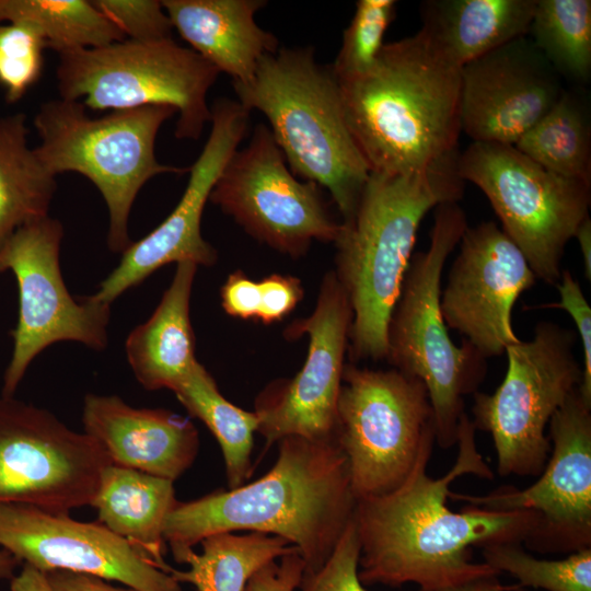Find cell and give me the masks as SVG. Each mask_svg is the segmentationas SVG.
Here are the masks:
<instances>
[{
    "label": "cell",
    "mask_w": 591,
    "mask_h": 591,
    "mask_svg": "<svg viewBox=\"0 0 591 591\" xmlns=\"http://www.w3.org/2000/svg\"><path fill=\"white\" fill-rule=\"evenodd\" d=\"M475 427L463 414L459 453L451 470L440 478L427 474L434 439L427 441L407 478L385 495L357 499L356 523L362 584L392 588L416 583L438 591L480 577L500 575L486 563L472 560L471 547L525 543L538 519L534 511H495L466 505L452 511L447 500L450 485L471 474L493 479L494 473L478 452Z\"/></svg>",
    "instance_id": "6da1fadb"
},
{
    "label": "cell",
    "mask_w": 591,
    "mask_h": 591,
    "mask_svg": "<svg viewBox=\"0 0 591 591\" xmlns=\"http://www.w3.org/2000/svg\"><path fill=\"white\" fill-rule=\"evenodd\" d=\"M348 462L337 441L288 436L260 478L181 502L169 513L163 536L174 560L209 535L253 531L296 546L315 571L326 561L355 514Z\"/></svg>",
    "instance_id": "7a4b0ae2"
},
{
    "label": "cell",
    "mask_w": 591,
    "mask_h": 591,
    "mask_svg": "<svg viewBox=\"0 0 591 591\" xmlns=\"http://www.w3.org/2000/svg\"><path fill=\"white\" fill-rule=\"evenodd\" d=\"M338 83L371 172H419L459 152L461 67L422 30L384 44L371 69Z\"/></svg>",
    "instance_id": "3957f363"
},
{
    "label": "cell",
    "mask_w": 591,
    "mask_h": 591,
    "mask_svg": "<svg viewBox=\"0 0 591 591\" xmlns=\"http://www.w3.org/2000/svg\"><path fill=\"white\" fill-rule=\"evenodd\" d=\"M459 155L414 173L371 172L354 216L340 222L334 273L352 309L347 350L352 363L386 359L387 325L420 222L432 208L463 196Z\"/></svg>",
    "instance_id": "277c9868"
},
{
    "label": "cell",
    "mask_w": 591,
    "mask_h": 591,
    "mask_svg": "<svg viewBox=\"0 0 591 591\" xmlns=\"http://www.w3.org/2000/svg\"><path fill=\"white\" fill-rule=\"evenodd\" d=\"M240 104L257 109L290 171L325 188L347 222L371 170L346 121L340 88L313 47H281L264 56L253 79L234 83Z\"/></svg>",
    "instance_id": "5b68a950"
},
{
    "label": "cell",
    "mask_w": 591,
    "mask_h": 591,
    "mask_svg": "<svg viewBox=\"0 0 591 591\" xmlns=\"http://www.w3.org/2000/svg\"><path fill=\"white\" fill-rule=\"evenodd\" d=\"M467 227L457 202L436 207L429 247L410 258L386 334V360L427 389L442 449L456 443L464 397L478 391L487 371L468 340L452 341L440 309L443 267Z\"/></svg>",
    "instance_id": "8992f818"
},
{
    "label": "cell",
    "mask_w": 591,
    "mask_h": 591,
    "mask_svg": "<svg viewBox=\"0 0 591 591\" xmlns=\"http://www.w3.org/2000/svg\"><path fill=\"white\" fill-rule=\"evenodd\" d=\"M174 114L171 106L152 105L93 117L81 102L59 97L43 103L34 117L40 140L35 151L44 165L54 175L85 176L102 195L114 253L123 254L132 243L129 216L142 186L157 175L187 171L155 155L158 132Z\"/></svg>",
    "instance_id": "52a82bcc"
},
{
    "label": "cell",
    "mask_w": 591,
    "mask_h": 591,
    "mask_svg": "<svg viewBox=\"0 0 591 591\" xmlns=\"http://www.w3.org/2000/svg\"><path fill=\"white\" fill-rule=\"evenodd\" d=\"M58 55L57 89L63 100L111 112L171 106L178 113L177 139H198L211 120L207 95L220 72L172 38L124 39Z\"/></svg>",
    "instance_id": "ba28073f"
},
{
    "label": "cell",
    "mask_w": 591,
    "mask_h": 591,
    "mask_svg": "<svg viewBox=\"0 0 591 591\" xmlns=\"http://www.w3.org/2000/svg\"><path fill=\"white\" fill-rule=\"evenodd\" d=\"M576 338L556 323H537L530 340L506 348L508 367L496 391L473 394L471 420L491 434L500 476L542 473L551 452L546 426L582 381Z\"/></svg>",
    "instance_id": "9c48e42d"
},
{
    "label": "cell",
    "mask_w": 591,
    "mask_h": 591,
    "mask_svg": "<svg viewBox=\"0 0 591 591\" xmlns=\"http://www.w3.org/2000/svg\"><path fill=\"white\" fill-rule=\"evenodd\" d=\"M434 439L425 384L396 369L345 363L337 401V442L356 499L378 497L407 478L424 444Z\"/></svg>",
    "instance_id": "30bf717a"
},
{
    "label": "cell",
    "mask_w": 591,
    "mask_h": 591,
    "mask_svg": "<svg viewBox=\"0 0 591 591\" xmlns=\"http://www.w3.org/2000/svg\"><path fill=\"white\" fill-rule=\"evenodd\" d=\"M457 172L487 197L536 279L555 286L565 247L589 216L591 184L553 173L514 146L495 142H472L459 155Z\"/></svg>",
    "instance_id": "8fae6325"
},
{
    "label": "cell",
    "mask_w": 591,
    "mask_h": 591,
    "mask_svg": "<svg viewBox=\"0 0 591 591\" xmlns=\"http://www.w3.org/2000/svg\"><path fill=\"white\" fill-rule=\"evenodd\" d=\"M63 228L50 216L15 230L0 246V274L11 270L19 289V317L3 374L2 396H14L32 361L50 345L71 340L94 350L107 346L111 304L74 298L60 269Z\"/></svg>",
    "instance_id": "7c38bea8"
},
{
    "label": "cell",
    "mask_w": 591,
    "mask_h": 591,
    "mask_svg": "<svg viewBox=\"0 0 591 591\" xmlns=\"http://www.w3.org/2000/svg\"><path fill=\"white\" fill-rule=\"evenodd\" d=\"M320 188L294 176L269 127L257 124L247 146L227 162L209 200L259 243L298 258L313 241L334 243L341 228Z\"/></svg>",
    "instance_id": "4fadbf2b"
},
{
    "label": "cell",
    "mask_w": 591,
    "mask_h": 591,
    "mask_svg": "<svg viewBox=\"0 0 591 591\" xmlns=\"http://www.w3.org/2000/svg\"><path fill=\"white\" fill-rule=\"evenodd\" d=\"M102 445L53 413L14 396H0V502L55 513L90 506L102 471Z\"/></svg>",
    "instance_id": "5bb4252c"
},
{
    "label": "cell",
    "mask_w": 591,
    "mask_h": 591,
    "mask_svg": "<svg viewBox=\"0 0 591 591\" xmlns=\"http://www.w3.org/2000/svg\"><path fill=\"white\" fill-rule=\"evenodd\" d=\"M352 309L334 270L321 282L313 313L293 321L286 339L309 337L308 356L291 379L267 385L255 401L266 450L288 436L337 441V401L348 350Z\"/></svg>",
    "instance_id": "9a60e30c"
},
{
    "label": "cell",
    "mask_w": 591,
    "mask_h": 591,
    "mask_svg": "<svg viewBox=\"0 0 591 591\" xmlns=\"http://www.w3.org/2000/svg\"><path fill=\"white\" fill-rule=\"evenodd\" d=\"M547 437L552 455L531 486L507 485L484 496L450 490L449 498L495 511H534L538 522L526 546L571 554L591 547V404L579 387L551 418Z\"/></svg>",
    "instance_id": "2e32d148"
},
{
    "label": "cell",
    "mask_w": 591,
    "mask_h": 591,
    "mask_svg": "<svg viewBox=\"0 0 591 591\" xmlns=\"http://www.w3.org/2000/svg\"><path fill=\"white\" fill-rule=\"evenodd\" d=\"M0 546L43 572L66 570L136 591H183L181 583L102 523L18 502H0Z\"/></svg>",
    "instance_id": "e0dca14e"
},
{
    "label": "cell",
    "mask_w": 591,
    "mask_h": 591,
    "mask_svg": "<svg viewBox=\"0 0 591 591\" xmlns=\"http://www.w3.org/2000/svg\"><path fill=\"white\" fill-rule=\"evenodd\" d=\"M210 109L209 137L188 169L189 179L178 204L153 231L125 250L94 293L96 299L112 304L170 263L188 260L209 267L218 260L216 248L201 235V217L213 185L247 132L250 112L239 101L224 97L216 100Z\"/></svg>",
    "instance_id": "ac0fdd59"
},
{
    "label": "cell",
    "mask_w": 591,
    "mask_h": 591,
    "mask_svg": "<svg viewBox=\"0 0 591 591\" xmlns=\"http://www.w3.org/2000/svg\"><path fill=\"white\" fill-rule=\"evenodd\" d=\"M459 243L440 296L443 320L483 358L501 356L519 340L512 308L536 277L519 247L493 221L467 227Z\"/></svg>",
    "instance_id": "d6986e66"
},
{
    "label": "cell",
    "mask_w": 591,
    "mask_h": 591,
    "mask_svg": "<svg viewBox=\"0 0 591 591\" xmlns=\"http://www.w3.org/2000/svg\"><path fill=\"white\" fill-rule=\"evenodd\" d=\"M564 91L530 37L517 38L461 68V130L473 142L514 146Z\"/></svg>",
    "instance_id": "ffe728a7"
},
{
    "label": "cell",
    "mask_w": 591,
    "mask_h": 591,
    "mask_svg": "<svg viewBox=\"0 0 591 591\" xmlns=\"http://www.w3.org/2000/svg\"><path fill=\"white\" fill-rule=\"evenodd\" d=\"M82 424L112 464L172 482L198 455L199 434L189 419L169 409L132 407L117 395L86 394Z\"/></svg>",
    "instance_id": "44dd1931"
},
{
    "label": "cell",
    "mask_w": 591,
    "mask_h": 591,
    "mask_svg": "<svg viewBox=\"0 0 591 591\" xmlns=\"http://www.w3.org/2000/svg\"><path fill=\"white\" fill-rule=\"evenodd\" d=\"M173 28L194 51L234 83L251 81L260 59L279 49L278 38L259 27L264 0H162Z\"/></svg>",
    "instance_id": "7402d4cb"
},
{
    "label": "cell",
    "mask_w": 591,
    "mask_h": 591,
    "mask_svg": "<svg viewBox=\"0 0 591 591\" xmlns=\"http://www.w3.org/2000/svg\"><path fill=\"white\" fill-rule=\"evenodd\" d=\"M197 267L188 260L176 264L173 279L158 306L126 339L128 363L137 381L148 391H173L198 361L190 322Z\"/></svg>",
    "instance_id": "603a6c76"
},
{
    "label": "cell",
    "mask_w": 591,
    "mask_h": 591,
    "mask_svg": "<svg viewBox=\"0 0 591 591\" xmlns=\"http://www.w3.org/2000/svg\"><path fill=\"white\" fill-rule=\"evenodd\" d=\"M174 482L137 470L108 464L101 474L91 507L100 523L128 541L163 571L165 563L164 523L178 500Z\"/></svg>",
    "instance_id": "cb8c5ba5"
},
{
    "label": "cell",
    "mask_w": 591,
    "mask_h": 591,
    "mask_svg": "<svg viewBox=\"0 0 591 591\" xmlns=\"http://www.w3.org/2000/svg\"><path fill=\"white\" fill-rule=\"evenodd\" d=\"M536 0H430L421 30L455 65H464L529 33Z\"/></svg>",
    "instance_id": "d4e9b609"
},
{
    "label": "cell",
    "mask_w": 591,
    "mask_h": 591,
    "mask_svg": "<svg viewBox=\"0 0 591 591\" xmlns=\"http://www.w3.org/2000/svg\"><path fill=\"white\" fill-rule=\"evenodd\" d=\"M27 134L24 114L0 117V246L20 227L49 216L57 189Z\"/></svg>",
    "instance_id": "484cf974"
},
{
    "label": "cell",
    "mask_w": 591,
    "mask_h": 591,
    "mask_svg": "<svg viewBox=\"0 0 591 591\" xmlns=\"http://www.w3.org/2000/svg\"><path fill=\"white\" fill-rule=\"evenodd\" d=\"M201 553L188 551L179 564L188 570L172 568L179 582L192 583L197 591H244L252 576L268 563L298 551L287 540L262 532H221L200 542Z\"/></svg>",
    "instance_id": "4316f807"
},
{
    "label": "cell",
    "mask_w": 591,
    "mask_h": 591,
    "mask_svg": "<svg viewBox=\"0 0 591 591\" xmlns=\"http://www.w3.org/2000/svg\"><path fill=\"white\" fill-rule=\"evenodd\" d=\"M173 392L188 414L202 421L217 439L229 489L242 486L253 471L251 457L254 432L258 428L255 412L242 409L224 398L212 375L199 361Z\"/></svg>",
    "instance_id": "83f0119b"
},
{
    "label": "cell",
    "mask_w": 591,
    "mask_h": 591,
    "mask_svg": "<svg viewBox=\"0 0 591 591\" xmlns=\"http://www.w3.org/2000/svg\"><path fill=\"white\" fill-rule=\"evenodd\" d=\"M514 147L553 173L591 184L590 119L577 93L565 90Z\"/></svg>",
    "instance_id": "f1b7e54d"
},
{
    "label": "cell",
    "mask_w": 591,
    "mask_h": 591,
    "mask_svg": "<svg viewBox=\"0 0 591 591\" xmlns=\"http://www.w3.org/2000/svg\"><path fill=\"white\" fill-rule=\"evenodd\" d=\"M32 26L47 48L58 54L102 47L126 39L121 32L86 0H0V24Z\"/></svg>",
    "instance_id": "f546056e"
},
{
    "label": "cell",
    "mask_w": 591,
    "mask_h": 591,
    "mask_svg": "<svg viewBox=\"0 0 591 591\" xmlns=\"http://www.w3.org/2000/svg\"><path fill=\"white\" fill-rule=\"evenodd\" d=\"M528 34L560 77L590 78V0H536Z\"/></svg>",
    "instance_id": "4dcf8cb0"
},
{
    "label": "cell",
    "mask_w": 591,
    "mask_h": 591,
    "mask_svg": "<svg viewBox=\"0 0 591 591\" xmlns=\"http://www.w3.org/2000/svg\"><path fill=\"white\" fill-rule=\"evenodd\" d=\"M488 566L508 572L519 586L546 591H591V547L558 560L538 559L521 543H500L483 547Z\"/></svg>",
    "instance_id": "1f68e13d"
},
{
    "label": "cell",
    "mask_w": 591,
    "mask_h": 591,
    "mask_svg": "<svg viewBox=\"0 0 591 591\" xmlns=\"http://www.w3.org/2000/svg\"><path fill=\"white\" fill-rule=\"evenodd\" d=\"M396 14L394 0H359L331 68L337 80L367 72L376 61Z\"/></svg>",
    "instance_id": "d6a6232c"
},
{
    "label": "cell",
    "mask_w": 591,
    "mask_h": 591,
    "mask_svg": "<svg viewBox=\"0 0 591 591\" xmlns=\"http://www.w3.org/2000/svg\"><path fill=\"white\" fill-rule=\"evenodd\" d=\"M45 48L44 38L32 26L0 24V86L7 102L20 101L39 80Z\"/></svg>",
    "instance_id": "836d02e7"
},
{
    "label": "cell",
    "mask_w": 591,
    "mask_h": 591,
    "mask_svg": "<svg viewBox=\"0 0 591 591\" xmlns=\"http://www.w3.org/2000/svg\"><path fill=\"white\" fill-rule=\"evenodd\" d=\"M126 39L146 42L172 38L173 25L158 0H92Z\"/></svg>",
    "instance_id": "e575fe53"
},
{
    "label": "cell",
    "mask_w": 591,
    "mask_h": 591,
    "mask_svg": "<svg viewBox=\"0 0 591 591\" xmlns=\"http://www.w3.org/2000/svg\"><path fill=\"white\" fill-rule=\"evenodd\" d=\"M360 542L354 519L326 561L315 571H304L299 591H367L359 579ZM419 591H427L421 590Z\"/></svg>",
    "instance_id": "d590c367"
},
{
    "label": "cell",
    "mask_w": 591,
    "mask_h": 591,
    "mask_svg": "<svg viewBox=\"0 0 591 591\" xmlns=\"http://www.w3.org/2000/svg\"><path fill=\"white\" fill-rule=\"evenodd\" d=\"M555 287L559 293V301L541 304L538 308L565 310L573 320L583 352L582 381L579 391L583 399L591 404V309L580 283L569 270L561 271Z\"/></svg>",
    "instance_id": "8d00e7d4"
},
{
    "label": "cell",
    "mask_w": 591,
    "mask_h": 591,
    "mask_svg": "<svg viewBox=\"0 0 591 591\" xmlns=\"http://www.w3.org/2000/svg\"><path fill=\"white\" fill-rule=\"evenodd\" d=\"M260 303L257 321L269 325L289 315L304 296L301 280L294 276L271 274L258 281Z\"/></svg>",
    "instance_id": "74e56055"
},
{
    "label": "cell",
    "mask_w": 591,
    "mask_h": 591,
    "mask_svg": "<svg viewBox=\"0 0 591 591\" xmlns=\"http://www.w3.org/2000/svg\"><path fill=\"white\" fill-rule=\"evenodd\" d=\"M305 563L298 551L268 563L248 580L244 591H297Z\"/></svg>",
    "instance_id": "f35d334b"
},
{
    "label": "cell",
    "mask_w": 591,
    "mask_h": 591,
    "mask_svg": "<svg viewBox=\"0 0 591 591\" xmlns=\"http://www.w3.org/2000/svg\"><path fill=\"white\" fill-rule=\"evenodd\" d=\"M224 312L241 320L257 321L260 292L258 281H254L242 270L230 274L220 290Z\"/></svg>",
    "instance_id": "ab89813d"
},
{
    "label": "cell",
    "mask_w": 591,
    "mask_h": 591,
    "mask_svg": "<svg viewBox=\"0 0 591 591\" xmlns=\"http://www.w3.org/2000/svg\"><path fill=\"white\" fill-rule=\"evenodd\" d=\"M45 575L54 591H136L114 587L104 579L84 573L51 570Z\"/></svg>",
    "instance_id": "60d3db41"
},
{
    "label": "cell",
    "mask_w": 591,
    "mask_h": 591,
    "mask_svg": "<svg viewBox=\"0 0 591 591\" xmlns=\"http://www.w3.org/2000/svg\"><path fill=\"white\" fill-rule=\"evenodd\" d=\"M11 591H54L45 572L23 564L19 575L11 578Z\"/></svg>",
    "instance_id": "b9f144b4"
},
{
    "label": "cell",
    "mask_w": 591,
    "mask_h": 591,
    "mask_svg": "<svg viewBox=\"0 0 591 591\" xmlns=\"http://www.w3.org/2000/svg\"><path fill=\"white\" fill-rule=\"evenodd\" d=\"M499 575L480 577L457 586L444 588L438 591H520L519 584L507 586L502 584Z\"/></svg>",
    "instance_id": "7bdbcfd3"
},
{
    "label": "cell",
    "mask_w": 591,
    "mask_h": 591,
    "mask_svg": "<svg viewBox=\"0 0 591 591\" xmlns=\"http://www.w3.org/2000/svg\"><path fill=\"white\" fill-rule=\"evenodd\" d=\"M575 239H577L584 267V277L591 280V220L588 216L578 227Z\"/></svg>",
    "instance_id": "ee69618b"
},
{
    "label": "cell",
    "mask_w": 591,
    "mask_h": 591,
    "mask_svg": "<svg viewBox=\"0 0 591 591\" xmlns=\"http://www.w3.org/2000/svg\"><path fill=\"white\" fill-rule=\"evenodd\" d=\"M20 561L14 558L8 551H0V579L13 577V571Z\"/></svg>",
    "instance_id": "f6af8a7d"
}]
</instances>
